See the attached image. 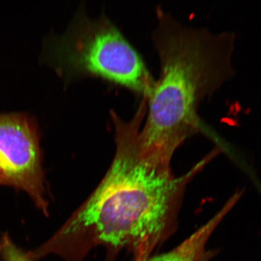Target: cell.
Instances as JSON below:
<instances>
[{
    "label": "cell",
    "instance_id": "cell-1",
    "mask_svg": "<svg viewBox=\"0 0 261 261\" xmlns=\"http://www.w3.org/2000/svg\"><path fill=\"white\" fill-rule=\"evenodd\" d=\"M147 112L140 103L125 121L114 111L116 151L105 177L90 197L50 239L34 250L38 261L55 254L64 261H84L94 247L106 250V261H116L122 250L132 261H144L174 232L187 187L212 159L205 156L179 177L160 172L140 156L138 138Z\"/></svg>",
    "mask_w": 261,
    "mask_h": 261
},
{
    "label": "cell",
    "instance_id": "cell-2",
    "mask_svg": "<svg viewBox=\"0 0 261 261\" xmlns=\"http://www.w3.org/2000/svg\"><path fill=\"white\" fill-rule=\"evenodd\" d=\"M156 14L152 39L161 72L148 101L138 146L147 164L169 173L176 151L201 130L200 104L236 73V35L188 27L159 6Z\"/></svg>",
    "mask_w": 261,
    "mask_h": 261
},
{
    "label": "cell",
    "instance_id": "cell-3",
    "mask_svg": "<svg viewBox=\"0 0 261 261\" xmlns=\"http://www.w3.org/2000/svg\"><path fill=\"white\" fill-rule=\"evenodd\" d=\"M55 68L64 79L95 76L149 98L155 82L142 58L105 15L76 16L52 43Z\"/></svg>",
    "mask_w": 261,
    "mask_h": 261
},
{
    "label": "cell",
    "instance_id": "cell-4",
    "mask_svg": "<svg viewBox=\"0 0 261 261\" xmlns=\"http://www.w3.org/2000/svg\"><path fill=\"white\" fill-rule=\"evenodd\" d=\"M40 136L35 122L24 114L0 113V185L27 193L48 215Z\"/></svg>",
    "mask_w": 261,
    "mask_h": 261
},
{
    "label": "cell",
    "instance_id": "cell-5",
    "mask_svg": "<svg viewBox=\"0 0 261 261\" xmlns=\"http://www.w3.org/2000/svg\"><path fill=\"white\" fill-rule=\"evenodd\" d=\"M239 201L233 195L219 211L203 226L168 252L149 256L144 261H205L208 253L206 246L212 234Z\"/></svg>",
    "mask_w": 261,
    "mask_h": 261
},
{
    "label": "cell",
    "instance_id": "cell-6",
    "mask_svg": "<svg viewBox=\"0 0 261 261\" xmlns=\"http://www.w3.org/2000/svg\"><path fill=\"white\" fill-rule=\"evenodd\" d=\"M0 257L2 261H33L28 252L16 246L8 233L0 237Z\"/></svg>",
    "mask_w": 261,
    "mask_h": 261
},
{
    "label": "cell",
    "instance_id": "cell-7",
    "mask_svg": "<svg viewBox=\"0 0 261 261\" xmlns=\"http://www.w3.org/2000/svg\"></svg>",
    "mask_w": 261,
    "mask_h": 261
}]
</instances>
